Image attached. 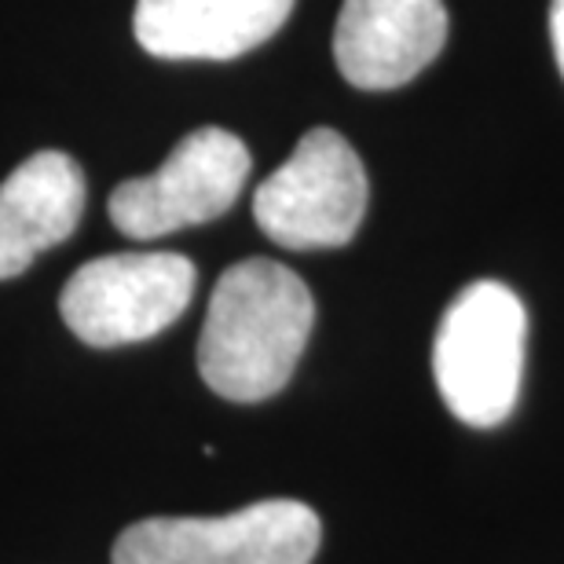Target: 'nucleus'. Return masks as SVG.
<instances>
[{
	"label": "nucleus",
	"instance_id": "5",
	"mask_svg": "<svg viewBox=\"0 0 564 564\" xmlns=\"http://www.w3.org/2000/svg\"><path fill=\"white\" fill-rule=\"evenodd\" d=\"M195 282L184 253H107L70 275L59 312L77 341L93 348L137 345L187 312Z\"/></svg>",
	"mask_w": 564,
	"mask_h": 564
},
{
	"label": "nucleus",
	"instance_id": "4",
	"mask_svg": "<svg viewBox=\"0 0 564 564\" xmlns=\"http://www.w3.org/2000/svg\"><path fill=\"white\" fill-rule=\"evenodd\" d=\"M367 169L341 132H304L257 187L253 217L282 250H334L356 239L367 213Z\"/></svg>",
	"mask_w": 564,
	"mask_h": 564
},
{
	"label": "nucleus",
	"instance_id": "1",
	"mask_svg": "<svg viewBox=\"0 0 564 564\" xmlns=\"http://www.w3.org/2000/svg\"><path fill=\"white\" fill-rule=\"evenodd\" d=\"M315 323L312 290L286 264L250 257L217 279L198 337L202 381L231 403L286 389Z\"/></svg>",
	"mask_w": 564,
	"mask_h": 564
},
{
	"label": "nucleus",
	"instance_id": "9",
	"mask_svg": "<svg viewBox=\"0 0 564 564\" xmlns=\"http://www.w3.org/2000/svg\"><path fill=\"white\" fill-rule=\"evenodd\" d=\"M85 173L70 154L37 151L0 184V279L66 242L85 217Z\"/></svg>",
	"mask_w": 564,
	"mask_h": 564
},
{
	"label": "nucleus",
	"instance_id": "6",
	"mask_svg": "<svg viewBox=\"0 0 564 564\" xmlns=\"http://www.w3.org/2000/svg\"><path fill=\"white\" fill-rule=\"evenodd\" d=\"M250 165V151L235 132L217 126L195 129L154 173L115 187L110 220L140 242L209 224L239 202Z\"/></svg>",
	"mask_w": 564,
	"mask_h": 564
},
{
	"label": "nucleus",
	"instance_id": "3",
	"mask_svg": "<svg viewBox=\"0 0 564 564\" xmlns=\"http://www.w3.org/2000/svg\"><path fill=\"white\" fill-rule=\"evenodd\" d=\"M323 521L297 499H264L224 517H151L126 528L115 564H312Z\"/></svg>",
	"mask_w": 564,
	"mask_h": 564
},
{
	"label": "nucleus",
	"instance_id": "7",
	"mask_svg": "<svg viewBox=\"0 0 564 564\" xmlns=\"http://www.w3.org/2000/svg\"><path fill=\"white\" fill-rule=\"evenodd\" d=\"M444 41V0H345L334 30V59L348 85L389 93L414 82Z\"/></svg>",
	"mask_w": 564,
	"mask_h": 564
},
{
	"label": "nucleus",
	"instance_id": "8",
	"mask_svg": "<svg viewBox=\"0 0 564 564\" xmlns=\"http://www.w3.org/2000/svg\"><path fill=\"white\" fill-rule=\"evenodd\" d=\"M297 0H137L132 33L158 59H239L282 30Z\"/></svg>",
	"mask_w": 564,
	"mask_h": 564
},
{
	"label": "nucleus",
	"instance_id": "10",
	"mask_svg": "<svg viewBox=\"0 0 564 564\" xmlns=\"http://www.w3.org/2000/svg\"><path fill=\"white\" fill-rule=\"evenodd\" d=\"M550 37H554L557 70L564 77V0H554V4H550Z\"/></svg>",
	"mask_w": 564,
	"mask_h": 564
},
{
	"label": "nucleus",
	"instance_id": "2",
	"mask_svg": "<svg viewBox=\"0 0 564 564\" xmlns=\"http://www.w3.org/2000/svg\"><path fill=\"white\" fill-rule=\"evenodd\" d=\"M528 312L495 279L473 282L451 301L433 341L440 400L473 429L502 425L517 408L524 378Z\"/></svg>",
	"mask_w": 564,
	"mask_h": 564
}]
</instances>
